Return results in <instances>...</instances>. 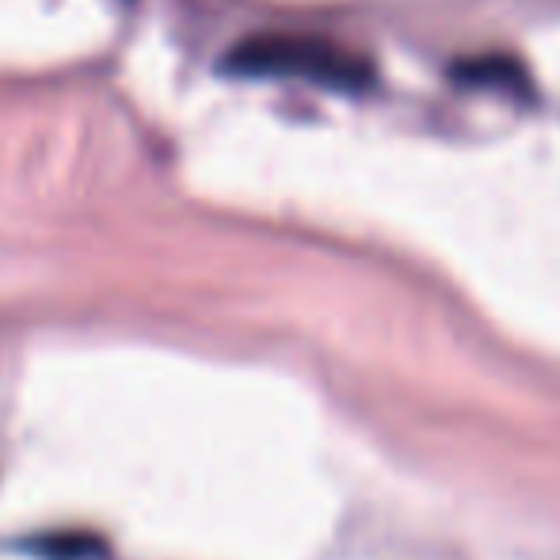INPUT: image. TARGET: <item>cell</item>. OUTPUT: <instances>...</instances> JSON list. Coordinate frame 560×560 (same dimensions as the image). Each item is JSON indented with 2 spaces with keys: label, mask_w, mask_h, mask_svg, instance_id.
Masks as SVG:
<instances>
[{
  "label": "cell",
  "mask_w": 560,
  "mask_h": 560,
  "mask_svg": "<svg viewBox=\"0 0 560 560\" xmlns=\"http://www.w3.org/2000/svg\"><path fill=\"white\" fill-rule=\"evenodd\" d=\"M457 81L477 84V89H500V92H526V73L518 61L511 58H469L457 61Z\"/></svg>",
  "instance_id": "2"
},
{
  "label": "cell",
  "mask_w": 560,
  "mask_h": 560,
  "mask_svg": "<svg viewBox=\"0 0 560 560\" xmlns=\"http://www.w3.org/2000/svg\"><path fill=\"white\" fill-rule=\"evenodd\" d=\"M222 73L244 81H305L332 92H362L374 81L366 58L317 35H252L225 54Z\"/></svg>",
  "instance_id": "1"
}]
</instances>
